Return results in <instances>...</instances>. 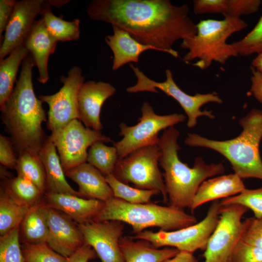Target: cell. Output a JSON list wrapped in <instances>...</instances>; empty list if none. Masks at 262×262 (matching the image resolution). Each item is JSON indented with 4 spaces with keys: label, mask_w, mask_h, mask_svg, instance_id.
<instances>
[{
    "label": "cell",
    "mask_w": 262,
    "mask_h": 262,
    "mask_svg": "<svg viewBox=\"0 0 262 262\" xmlns=\"http://www.w3.org/2000/svg\"><path fill=\"white\" fill-rule=\"evenodd\" d=\"M189 11L187 4L177 6L169 0H94L87 14L92 19L126 31L142 44L177 58L174 43L196 33V24Z\"/></svg>",
    "instance_id": "cell-1"
},
{
    "label": "cell",
    "mask_w": 262,
    "mask_h": 262,
    "mask_svg": "<svg viewBox=\"0 0 262 262\" xmlns=\"http://www.w3.org/2000/svg\"><path fill=\"white\" fill-rule=\"evenodd\" d=\"M18 81L3 106L1 119L18 156L24 152L39 155L48 136L42 127L47 117L42 101L34 93L30 54L24 59Z\"/></svg>",
    "instance_id": "cell-2"
},
{
    "label": "cell",
    "mask_w": 262,
    "mask_h": 262,
    "mask_svg": "<svg viewBox=\"0 0 262 262\" xmlns=\"http://www.w3.org/2000/svg\"><path fill=\"white\" fill-rule=\"evenodd\" d=\"M179 131L174 126L164 130L158 145L161 155L159 165L163 176L169 205L179 209H190L200 184L207 179L225 172L222 163H205L201 157L195 159L193 167L182 162L178 156Z\"/></svg>",
    "instance_id": "cell-3"
},
{
    "label": "cell",
    "mask_w": 262,
    "mask_h": 262,
    "mask_svg": "<svg viewBox=\"0 0 262 262\" xmlns=\"http://www.w3.org/2000/svg\"><path fill=\"white\" fill-rule=\"evenodd\" d=\"M239 123L243 131L233 139L216 141L188 133L184 143L190 147H207L219 152L229 162L234 173L242 179L262 180V161L259 151L262 138V111L252 110Z\"/></svg>",
    "instance_id": "cell-4"
},
{
    "label": "cell",
    "mask_w": 262,
    "mask_h": 262,
    "mask_svg": "<svg viewBox=\"0 0 262 262\" xmlns=\"http://www.w3.org/2000/svg\"><path fill=\"white\" fill-rule=\"evenodd\" d=\"M116 220L131 226L135 234L147 229L157 227L160 230L173 231L197 222L196 217L183 209L162 206L151 202L132 204L114 197L105 202L94 221Z\"/></svg>",
    "instance_id": "cell-5"
},
{
    "label": "cell",
    "mask_w": 262,
    "mask_h": 262,
    "mask_svg": "<svg viewBox=\"0 0 262 262\" xmlns=\"http://www.w3.org/2000/svg\"><path fill=\"white\" fill-rule=\"evenodd\" d=\"M247 26L241 18L228 16L222 20H200L196 35L180 44L181 48L188 50L183 61L188 64L196 60L193 66L201 69L208 68L213 62L224 65L229 58L238 56L230 44L227 43V39Z\"/></svg>",
    "instance_id": "cell-6"
},
{
    "label": "cell",
    "mask_w": 262,
    "mask_h": 262,
    "mask_svg": "<svg viewBox=\"0 0 262 262\" xmlns=\"http://www.w3.org/2000/svg\"><path fill=\"white\" fill-rule=\"evenodd\" d=\"M160 155L158 144L140 148L118 159L112 174L122 182L131 183L135 188L158 191L167 202L166 187L159 168Z\"/></svg>",
    "instance_id": "cell-7"
},
{
    "label": "cell",
    "mask_w": 262,
    "mask_h": 262,
    "mask_svg": "<svg viewBox=\"0 0 262 262\" xmlns=\"http://www.w3.org/2000/svg\"><path fill=\"white\" fill-rule=\"evenodd\" d=\"M221 207L220 201H213L203 219L181 229L156 232L145 230L131 237L147 241L158 248L171 247L192 253L198 249L205 250L218 222Z\"/></svg>",
    "instance_id": "cell-8"
},
{
    "label": "cell",
    "mask_w": 262,
    "mask_h": 262,
    "mask_svg": "<svg viewBox=\"0 0 262 262\" xmlns=\"http://www.w3.org/2000/svg\"><path fill=\"white\" fill-rule=\"evenodd\" d=\"M141 112L142 115L135 125L129 126L125 123L119 125V135L123 138L113 143V146L117 149L118 159H122L140 148L158 144V135L162 130L182 122L186 118L184 115L177 113L157 115L148 102L143 103Z\"/></svg>",
    "instance_id": "cell-9"
},
{
    "label": "cell",
    "mask_w": 262,
    "mask_h": 262,
    "mask_svg": "<svg viewBox=\"0 0 262 262\" xmlns=\"http://www.w3.org/2000/svg\"><path fill=\"white\" fill-rule=\"evenodd\" d=\"M130 66L137 78V82L135 85L127 88V92L158 93L156 88L161 90L167 96L174 98L180 104L188 116L187 125L188 128L195 127L197 123V118L199 116H205L211 119L215 117L212 111H202L200 110L203 105L209 102L222 103V99L215 92L196 93L193 96L186 94L175 82L170 69L165 70L166 80L164 82H157L148 78L138 67L132 64Z\"/></svg>",
    "instance_id": "cell-10"
},
{
    "label": "cell",
    "mask_w": 262,
    "mask_h": 262,
    "mask_svg": "<svg viewBox=\"0 0 262 262\" xmlns=\"http://www.w3.org/2000/svg\"><path fill=\"white\" fill-rule=\"evenodd\" d=\"M49 136L56 147L65 173L86 162L88 149L94 143L113 142L100 131L84 126L78 119Z\"/></svg>",
    "instance_id": "cell-11"
},
{
    "label": "cell",
    "mask_w": 262,
    "mask_h": 262,
    "mask_svg": "<svg viewBox=\"0 0 262 262\" xmlns=\"http://www.w3.org/2000/svg\"><path fill=\"white\" fill-rule=\"evenodd\" d=\"M63 86L56 93L39 96V98L49 106L47 128L53 133L64 127L72 120L79 118L78 95L84 82L81 68L74 66L67 76H61Z\"/></svg>",
    "instance_id": "cell-12"
},
{
    "label": "cell",
    "mask_w": 262,
    "mask_h": 262,
    "mask_svg": "<svg viewBox=\"0 0 262 262\" xmlns=\"http://www.w3.org/2000/svg\"><path fill=\"white\" fill-rule=\"evenodd\" d=\"M248 210L239 204L221 206L218 222L203 254L204 262H230L241 240L242 217Z\"/></svg>",
    "instance_id": "cell-13"
},
{
    "label": "cell",
    "mask_w": 262,
    "mask_h": 262,
    "mask_svg": "<svg viewBox=\"0 0 262 262\" xmlns=\"http://www.w3.org/2000/svg\"><path fill=\"white\" fill-rule=\"evenodd\" d=\"M85 244L92 247L101 262H125L119 247L124 223L116 220L78 224Z\"/></svg>",
    "instance_id": "cell-14"
},
{
    "label": "cell",
    "mask_w": 262,
    "mask_h": 262,
    "mask_svg": "<svg viewBox=\"0 0 262 262\" xmlns=\"http://www.w3.org/2000/svg\"><path fill=\"white\" fill-rule=\"evenodd\" d=\"M49 1L21 0L16 1L7 24L0 48V60L3 59L14 49L23 45L36 21Z\"/></svg>",
    "instance_id": "cell-15"
},
{
    "label": "cell",
    "mask_w": 262,
    "mask_h": 262,
    "mask_svg": "<svg viewBox=\"0 0 262 262\" xmlns=\"http://www.w3.org/2000/svg\"><path fill=\"white\" fill-rule=\"evenodd\" d=\"M47 244L56 252L68 258L84 244L78 224L58 210L49 207Z\"/></svg>",
    "instance_id": "cell-16"
},
{
    "label": "cell",
    "mask_w": 262,
    "mask_h": 262,
    "mask_svg": "<svg viewBox=\"0 0 262 262\" xmlns=\"http://www.w3.org/2000/svg\"><path fill=\"white\" fill-rule=\"evenodd\" d=\"M116 92L108 82L89 81L82 85L78 95L79 119L86 127L100 131V115L104 102Z\"/></svg>",
    "instance_id": "cell-17"
},
{
    "label": "cell",
    "mask_w": 262,
    "mask_h": 262,
    "mask_svg": "<svg viewBox=\"0 0 262 262\" xmlns=\"http://www.w3.org/2000/svg\"><path fill=\"white\" fill-rule=\"evenodd\" d=\"M44 197L49 207L65 213L78 224L93 221L105 204L100 200L69 194L46 193Z\"/></svg>",
    "instance_id": "cell-18"
},
{
    "label": "cell",
    "mask_w": 262,
    "mask_h": 262,
    "mask_svg": "<svg viewBox=\"0 0 262 262\" xmlns=\"http://www.w3.org/2000/svg\"><path fill=\"white\" fill-rule=\"evenodd\" d=\"M65 175L77 184L82 197L105 202L114 197L105 176L87 162L68 170Z\"/></svg>",
    "instance_id": "cell-19"
},
{
    "label": "cell",
    "mask_w": 262,
    "mask_h": 262,
    "mask_svg": "<svg viewBox=\"0 0 262 262\" xmlns=\"http://www.w3.org/2000/svg\"><path fill=\"white\" fill-rule=\"evenodd\" d=\"M58 41L49 33L43 20H36L25 39L23 46L33 57L37 66L39 77L38 81L46 83L49 79L48 64L49 57L54 53Z\"/></svg>",
    "instance_id": "cell-20"
},
{
    "label": "cell",
    "mask_w": 262,
    "mask_h": 262,
    "mask_svg": "<svg viewBox=\"0 0 262 262\" xmlns=\"http://www.w3.org/2000/svg\"><path fill=\"white\" fill-rule=\"evenodd\" d=\"M245 189L242 179L235 173L205 180L198 188L190 209L193 213L206 203L237 195Z\"/></svg>",
    "instance_id": "cell-21"
},
{
    "label": "cell",
    "mask_w": 262,
    "mask_h": 262,
    "mask_svg": "<svg viewBox=\"0 0 262 262\" xmlns=\"http://www.w3.org/2000/svg\"><path fill=\"white\" fill-rule=\"evenodd\" d=\"M113 34L107 35L105 41L112 50L114 57L112 69L116 70L127 63H138L141 53L149 49H158L137 41L128 32L112 25Z\"/></svg>",
    "instance_id": "cell-22"
},
{
    "label": "cell",
    "mask_w": 262,
    "mask_h": 262,
    "mask_svg": "<svg viewBox=\"0 0 262 262\" xmlns=\"http://www.w3.org/2000/svg\"><path fill=\"white\" fill-rule=\"evenodd\" d=\"M57 149L48 136L39 156L43 164L46 174L47 192L54 194H69L81 197L67 182Z\"/></svg>",
    "instance_id": "cell-23"
},
{
    "label": "cell",
    "mask_w": 262,
    "mask_h": 262,
    "mask_svg": "<svg viewBox=\"0 0 262 262\" xmlns=\"http://www.w3.org/2000/svg\"><path fill=\"white\" fill-rule=\"evenodd\" d=\"M119 247L125 262H163L180 252L171 247L156 248L147 241L125 236L120 239Z\"/></svg>",
    "instance_id": "cell-24"
},
{
    "label": "cell",
    "mask_w": 262,
    "mask_h": 262,
    "mask_svg": "<svg viewBox=\"0 0 262 262\" xmlns=\"http://www.w3.org/2000/svg\"><path fill=\"white\" fill-rule=\"evenodd\" d=\"M48 209L49 206L43 201L31 208L20 225L21 243H47Z\"/></svg>",
    "instance_id": "cell-25"
},
{
    "label": "cell",
    "mask_w": 262,
    "mask_h": 262,
    "mask_svg": "<svg viewBox=\"0 0 262 262\" xmlns=\"http://www.w3.org/2000/svg\"><path fill=\"white\" fill-rule=\"evenodd\" d=\"M29 51L21 45L0 61V109L11 95L16 81L19 67L29 54Z\"/></svg>",
    "instance_id": "cell-26"
},
{
    "label": "cell",
    "mask_w": 262,
    "mask_h": 262,
    "mask_svg": "<svg viewBox=\"0 0 262 262\" xmlns=\"http://www.w3.org/2000/svg\"><path fill=\"white\" fill-rule=\"evenodd\" d=\"M50 0L43 9L41 15L47 30L58 42L78 40L80 35V20L67 21L55 16L51 12Z\"/></svg>",
    "instance_id": "cell-27"
},
{
    "label": "cell",
    "mask_w": 262,
    "mask_h": 262,
    "mask_svg": "<svg viewBox=\"0 0 262 262\" xmlns=\"http://www.w3.org/2000/svg\"><path fill=\"white\" fill-rule=\"evenodd\" d=\"M1 187L16 201L30 207L42 201L44 196L32 182L18 176L4 179Z\"/></svg>",
    "instance_id": "cell-28"
},
{
    "label": "cell",
    "mask_w": 262,
    "mask_h": 262,
    "mask_svg": "<svg viewBox=\"0 0 262 262\" xmlns=\"http://www.w3.org/2000/svg\"><path fill=\"white\" fill-rule=\"evenodd\" d=\"M31 207L23 205L17 202L0 187V236L5 235L16 227L19 226Z\"/></svg>",
    "instance_id": "cell-29"
},
{
    "label": "cell",
    "mask_w": 262,
    "mask_h": 262,
    "mask_svg": "<svg viewBox=\"0 0 262 262\" xmlns=\"http://www.w3.org/2000/svg\"><path fill=\"white\" fill-rule=\"evenodd\" d=\"M15 169L17 176L32 182L44 194L46 193V174L39 155L29 152L20 154L18 156Z\"/></svg>",
    "instance_id": "cell-30"
},
{
    "label": "cell",
    "mask_w": 262,
    "mask_h": 262,
    "mask_svg": "<svg viewBox=\"0 0 262 262\" xmlns=\"http://www.w3.org/2000/svg\"><path fill=\"white\" fill-rule=\"evenodd\" d=\"M118 160L116 148L101 141L94 143L89 147L86 162L99 170L105 176L112 174Z\"/></svg>",
    "instance_id": "cell-31"
},
{
    "label": "cell",
    "mask_w": 262,
    "mask_h": 262,
    "mask_svg": "<svg viewBox=\"0 0 262 262\" xmlns=\"http://www.w3.org/2000/svg\"><path fill=\"white\" fill-rule=\"evenodd\" d=\"M114 197L132 204L150 202L151 197L160 193L157 190L141 189L131 187L117 180L113 175L105 176Z\"/></svg>",
    "instance_id": "cell-32"
},
{
    "label": "cell",
    "mask_w": 262,
    "mask_h": 262,
    "mask_svg": "<svg viewBox=\"0 0 262 262\" xmlns=\"http://www.w3.org/2000/svg\"><path fill=\"white\" fill-rule=\"evenodd\" d=\"M21 245L24 262H67V258L56 252L46 242Z\"/></svg>",
    "instance_id": "cell-33"
},
{
    "label": "cell",
    "mask_w": 262,
    "mask_h": 262,
    "mask_svg": "<svg viewBox=\"0 0 262 262\" xmlns=\"http://www.w3.org/2000/svg\"><path fill=\"white\" fill-rule=\"evenodd\" d=\"M0 262H24L20 240V225L0 237Z\"/></svg>",
    "instance_id": "cell-34"
},
{
    "label": "cell",
    "mask_w": 262,
    "mask_h": 262,
    "mask_svg": "<svg viewBox=\"0 0 262 262\" xmlns=\"http://www.w3.org/2000/svg\"><path fill=\"white\" fill-rule=\"evenodd\" d=\"M230 45L238 56H247L262 52V16L246 35Z\"/></svg>",
    "instance_id": "cell-35"
},
{
    "label": "cell",
    "mask_w": 262,
    "mask_h": 262,
    "mask_svg": "<svg viewBox=\"0 0 262 262\" xmlns=\"http://www.w3.org/2000/svg\"><path fill=\"white\" fill-rule=\"evenodd\" d=\"M221 206L239 204L251 210L256 218L262 217V187L256 189H245L240 194L222 199Z\"/></svg>",
    "instance_id": "cell-36"
},
{
    "label": "cell",
    "mask_w": 262,
    "mask_h": 262,
    "mask_svg": "<svg viewBox=\"0 0 262 262\" xmlns=\"http://www.w3.org/2000/svg\"><path fill=\"white\" fill-rule=\"evenodd\" d=\"M241 241L262 248V217H251L242 221Z\"/></svg>",
    "instance_id": "cell-37"
},
{
    "label": "cell",
    "mask_w": 262,
    "mask_h": 262,
    "mask_svg": "<svg viewBox=\"0 0 262 262\" xmlns=\"http://www.w3.org/2000/svg\"><path fill=\"white\" fill-rule=\"evenodd\" d=\"M230 262H262V248L240 240L232 253Z\"/></svg>",
    "instance_id": "cell-38"
},
{
    "label": "cell",
    "mask_w": 262,
    "mask_h": 262,
    "mask_svg": "<svg viewBox=\"0 0 262 262\" xmlns=\"http://www.w3.org/2000/svg\"><path fill=\"white\" fill-rule=\"evenodd\" d=\"M261 2L260 0H228V10L224 16L240 18L252 14L259 10Z\"/></svg>",
    "instance_id": "cell-39"
},
{
    "label": "cell",
    "mask_w": 262,
    "mask_h": 262,
    "mask_svg": "<svg viewBox=\"0 0 262 262\" xmlns=\"http://www.w3.org/2000/svg\"><path fill=\"white\" fill-rule=\"evenodd\" d=\"M195 14H221L225 16L228 10V0H195L193 1Z\"/></svg>",
    "instance_id": "cell-40"
},
{
    "label": "cell",
    "mask_w": 262,
    "mask_h": 262,
    "mask_svg": "<svg viewBox=\"0 0 262 262\" xmlns=\"http://www.w3.org/2000/svg\"><path fill=\"white\" fill-rule=\"evenodd\" d=\"M18 159L13 142L8 137L0 135V163L1 165L15 169Z\"/></svg>",
    "instance_id": "cell-41"
},
{
    "label": "cell",
    "mask_w": 262,
    "mask_h": 262,
    "mask_svg": "<svg viewBox=\"0 0 262 262\" xmlns=\"http://www.w3.org/2000/svg\"><path fill=\"white\" fill-rule=\"evenodd\" d=\"M17 0H0V36L5 30L7 24L13 13Z\"/></svg>",
    "instance_id": "cell-42"
},
{
    "label": "cell",
    "mask_w": 262,
    "mask_h": 262,
    "mask_svg": "<svg viewBox=\"0 0 262 262\" xmlns=\"http://www.w3.org/2000/svg\"><path fill=\"white\" fill-rule=\"evenodd\" d=\"M95 251L89 245L84 244L70 257L67 262H89L96 258Z\"/></svg>",
    "instance_id": "cell-43"
},
{
    "label": "cell",
    "mask_w": 262,
    "mask_h": 262,
    "mask_svg": "<svg viewBox=\"0 0 262 262\" xmlns=\"http://www.w3.org/2000/svg\"><path fill=\"white\" fill-rule=\"evenodd\" d=\"M251 86L250 92L255 98L262 103V74L253 67H251Z\"/></svg>",
    "instance_id": "cell-44"
},
{
    "label": "cell",
    "mask_w": 262,
    "mask_h": 262,
    "mask_svg": "<svg viewBox=\"0 0 262 262\" xmlns=\"http://www.w3.org/2000/svg\"><path fill=\"white\" fill-rule=\"evenodd\" d=\"M163 262H198V260L194 255V253L180 251L174 257Z\"/></svg>",
    "instance_id": "cell-45"
},
{
    "label": "cell",
    "mask_w": 262,
    "mask_h": 262,
    "mask_svg": "<svg viewBox=\"0 0 262 262\" xmlns=\"http://www.w3.org/2000/svg\"><path fill=\"white\" fill-rule=\"evenodd\" d=\"M251 66L262 74V52L258 54L252 60Z\"/></svg>",
    "instance_id": "cell-46"
},
{
    "label": "cell",
    "mask_w": 262,
    "mask_h": 262,
    "mask_svg": "<svg viewBox=\"0 0 262 262\" xmlns=\"http://www.w3.org/2000/svg\"></svg>",
    "instance_id": "cell-47"
}]
</instances>
